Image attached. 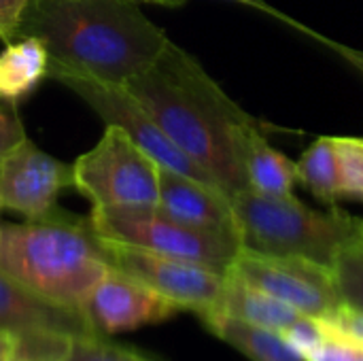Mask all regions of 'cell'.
I'll return each instance as SVG.
<instances>
[{
	"instance_id": "6da1fadb",
	"label": "cell",
	"mask_w": 363,
	"mask_h": 361,
	"mask_svg": "<svg viewBox=\"0 0 363 361\" xmlns=\"http://www.w3.org/2000/svg\"><path fill=\"white\" fill-rule=\"evenodd\" d=\"M34 36L49 53V77H87L125 85L168 36L134 0H32L15 38Z\"/></svg>"
},
{
	"instance_id": "7a4b0ae2",
	"label": "cell",
	"mask_w": 363,
	"mask_h": 361,
	"mask_svg": "<svg viewBox=\"0 0 363 361\" xmlns=\"http://www.w3.org/2000/svg\"><path fill=\"white\" fill-rule=\"evenodd\" d=\"M123 87L225 194L234 196L247 189L236 160L234 132L251 115L219 87L194 55L168 38L157 57Z\"/></svg>"
},
{
	"instance_id": "3957f363",
	"label": "cell",
	"mask_w": 363,
	"mask_h": 361,
	"mask_svg": "<svg viewBox=\"0 0 363 361\" xmlns=\"http://www.w3.org/2000/svg\"><path fill=\"white\" fill-rule=\"evenodd\" d=\"M108 270L89 217L57 209L43 219L0 226V272L47 304L81 313Z\"/></svg>"
},
{
	"instance_id": "277c9868",
	"label": "cell",
	"mask_w": 363,
	"mask_h": 361,
	"mask_svg": "<svg viewBox=\"0 0 363 361\" xmlns=\"http://www.w3.org/2000/svg\"><path fill=\"white\" fill-rule=\"evenodd\" d=\"M234 230L240 249L262 255L306 257L332 266L334 255L362 219L340 209L315 211L289 196L240 189L232 198Z\"/></svg>"
},
{
	"instance_id": "5b68a950",
	"label": "cell",
	"mask_w": 363,
	"mask_h": 361,
	"mask_svg": "<svg viewBox=\"0 0 363 361\" xmlns=\"http://www.w3.org/2000/svg\"><path fill=\"white\" fill-rule=\"evenodd\" d=\"M89 221L104 243L196 262L223 274L240 251L234 234L181 223L157 206L91 211Z\"/></svg>"
},
{
	"instance_id": "8992f818",
	"label": "cell",
	"mask_w": 363,
	"mask_h": 361,
	"mask_svg": "<svg viewBox=\"0 0 363 361\" xmlns=\"http://www.w3.org/2000/svg\"><path fill=\"white\" fill-rule=\"evenodd\" d=\"M160 168L121 128L106 126L102 138L72 164V179L91 211L157 206Z\"/></svg>"
},
{
	"instance_id": "52a82bcc",
	"label": "cell",
	"mask_w": 363,
	"mask_h": 361,
	"mask_svg": "<svg viewBox=\"0 0 363 361\" xmlns=\"http://www.w3.org/2000/svg\"><path fill=\"white\" fill-rule=\"evenodd\" d=\"M228 272L313 319H328L345 304L332 266L306 257L240 249Z\"/></svg>"
},
{
	"instance_id": "ba28073f",
	"label": "cell",
	"mask_w": 363,
	"mask_h": 361,
	"mask_svg": "<svg viewBox=\"0 0 363 361\" xmlns=\"http://www.w3.org/2000/svg\"><path fill=\"white\" fill-rule=\"evenodd\" d=\"M55 81L68 87L72 94H77L91 111L100 115V119L106 126L121 128L162 168L217 185V181L202 166H198L166 136V132L155 123V119L143 109V104L125 87L100 83L87 77H72V74H62Z\"/></svg>"
},
{
	"instance_id": "9c48e42d",
	"label": "cell",
	"mask_w": 363,
	"mask_h": 361,
	"mask_svg": "<svg viewBox=\"0 0 363 361\" xmlns=\"http://www.w3.org/2000/svg\"><path fill=\"white\" fill-rule=\"evenodd\" d=\"M104 249L115 270L145 283L181 311H191L202 321L217 313L225 285L223 272L196 262L113 243H104Z\"/></svg>"
},
{
	"instance_id": "30bf717a",
	"label": "cell",
	"mask_w": 363,
	"mask_h": 361,
	"mask_svg": "<svg viewBox=\"0 0 363 361\" xmlns=\"http://www.w3.org/2000/svg\"><path fill=\"white\" fill-rule=\"evenodd\" d=\"M74 187L72 164L23 138L0 162V211L21 215L26 221L53 215L60 196Z\"/></svg>"
},
{
	"instance_id": "8fae6325",
	"label": "cell",
	"mask_w": 363,
	"mask_h": 361,
	"mask_svg": "<svg viewBox=\"0 0 363 361\" xmlns=\"http://www.w3.org/2000/svg\"><path fill=\"white\" fill-rule=\"evenodd\" d=\"M179 311L181 309L177 304L145 283L111 266V270L85 300L81 313L94 334L117 336L145 326L162 323Z\"/></svg>"
},
{
	"instance_id": "7c38bea8",
	"label": "cell",
	"mask_w": 363,
	"mask_h": 361,
	"mask_svg": "<svg viewBox=\"0 0 363 361\" xmlns=\"http://www.w3.org/2000/svg\"><path fill=\"white\" fill-rule=\"evenodd\" d=\"M230 198L232 196L217 185L160 168L157 209L181 223L236 236Z\"/></svg>"
},
{
	"instance_id": "4fadbf2b",
	"label": "cell",
	"mask_w": 363,
	"mask_h": 361,
	"mask_svg": "<svg viewBox=\"0 0 363 361\" xmlns=\"http://www.w3.org/2000/svg\"><path fill=\"white\" fill-rule=\"evenodd\" d=\"M234 149L247 187L266 196H289L296 179V164L274 149L262 126L249 117L234 132Z\"/></svg>"
},
{
	"instance_id": "5bb4252c",
	"label": "cell",
	"mask_w": 363,
	"mask_h": 361,
	"mask_svg": "<svg viewBox=\"0 0 363 361\" xmlns=\"http://www.w3.org/2000/svg\"><path fill=\"white\" fill-rule=\"evenodd\" d=\"M0 332L13 336L28 332L81 336L91 330L81 313L47 304L0 272Z\"/></svg>"
},
{
	"instance_id": "9a60e30c",
	"label": "cell",
	"mask_w": 363,
	"mask_h": 361,
	"mask_svg": "<svg viewBox=\"0 0 363 361\" xmlns=\"http://www.w3.org/2000/svg\"><path fill=\"white\" fill-rule=\"evenodd\" d=\"M217 313H223L234 319L247 321L251 326L268 328V330H274L281 334H285L300 317H304L296 309L287 306L285 302L268 296L266 291L249 285L247 281H242L230 272L225 274V285H223V294H221Z\"/></svg>"
},
{
	"instance_id": "2e32d148",
	"label": "cell",
	"mask_w": 363,
	"mask_h": 361,
	"mask_svg": "<svg viewBox=\"0 0 363 361\" xmlns=\"http://www.w3.org/2000/svg\"><path fill=\"white\" fill-rule=\"evenodd\" d=\"M47 77L49 53L38 38L23 36L4 45L0 53V100L19 104Z\"/></svg>"
},
{
	"instance_id": "e0dca14e",
	"label": "cell",
	"mask_w": 363,
	"mask_h": 361,
	"mask_svg": "<svg viewBox=\"0 0 363 361\" xmlns=\"http://www.w3.org/2000/svg\"><path fill=\"white\" fill-rule=\"evenodd\" d=\"M204 323L217 338L232 345L251 361H308L281 332L251 326L223 313L208 317Z\"/></svg>"
},
{
	"instance_id": "ac0fdd59",
	"label": "cell",
	"mask_w": 363,
	"mask_h": 361,
	"mask_svg": "<svg viewBox=\"0 0 363 361\" xmlns=\"http://www.w3.org/2000/svg\"><path fill=\"white\" fill-rule=\"evenodd\" d=\"M296 179L328 204H334L338 198H342L334 136H321L304 151L296 164Z\"/></svg>"
},
{
	"instance_id": "d6986e66",
	"label": "cell",
	"mask_w": 363,
	"mask_h": 361,
	"mask_svg": "<svg viewBox=\"0 0 363 361\" xmlns=\"http://www.w3.org/2000/svg\"><path fill=\"white\" fill-rule=\"evenodd\" d=\"M332 272L342 302L363 313V219L334 255Z\"/></svg>"
},
{
	"instance_id": "ffe728a7",
	"label": "cell",
	"mask_w": 363,
	"mask_h": 361,
	"mask_svg": "<svg viewBox=\"0 0 363 361\" xmlns=\"http://www.w3.org/2000/svg\"><path fill=\"white\" fill-rule=\"evenodd\" d=\"M70 334L62 332H28L13 336L11 361H66L72 347Z\"/></svg>"
},
{
	"instance_id": "44dd1931",
	"label": "cell",
	"mask_w": 363,
	"mask_h": 361,
	"mask_svg": "<svg viewBox=\"0 0 363 361\" xmlns=\"http://www.w3.org/2000/svg\"><path fill=\"white\" fill-rule=\"evenodd\" d=\"M342 198H353L363 202V138L355 136H334Z\"/></svg>"
},
{
	"instance_id": "7402d4cb",
	"label": "cell",
	"mask_w": 363,
	"mask_h": 361,
	"mask_svg": "<svg viewBox=\"0 0 363 361\" xmlns=\"http://www.w3.org/2000/svg\"><path fill=\"white\" fill-rule=\"evenodd\" d=\"M66 361H155L145 357L136 351L123 349L119 345H113L104 340V336L87 332L72 338L70 355Z\"/></svg>"
},
{
	"instance_id": "603a6c76",
	"label": "cell",
	"mask_w": 363,
	"mask_h": 361,
	"mask_svg": "<svg viewBox=\"0 0 363 361\" xmlns=\"http://www.w3.org/2000/svg\"><path fill=\"white\" fill-rule=\"evenodd\" d=\"M230 2H238V4L251 6V9H255V11H262V13H266V15L274 17L277 21H283V23L291 26L294 30H298V32L306 34L308 38H315V40H319L321 45H325V47H330V49L338 51L342 57H347L349 62H353L355 66H359V68L363 70V55H357L355 51H351L349 47H345V45H340V43H336V40H332V38L321 36L319 32H315L313 28H308L306 23H302V21H298V19H294V17H289V15H287V13H283L281 9H274L272 4H268V2H264V0H230Z\"/></svg>"
},
{
	"instance_id": "cb8c5ba5",
	"label": "cell",
	"mask_w": 363,
	"mask_h": 361,
	"mask_svg": "<svg viewBox=\"0 0 363 361\" xmlns=\"http://www.w3.org/2000/svg\"><path fill=\"white\" fill-rule=\"evenodd\" d=\"M26 128L21 123L17 104L0 100V162L23 140Z\"/></svg>"
},
{
	"instance_id": "d4e9b609",
	"label": "cell",
	"mask_w": 363,
	"mask_h": 361,
	"mask_svg": "<svg viewBox=\"0 0 363 361\" xmlns=\"http://www.w3.org/2000/svg\"><path fill=\"white\" fill-rule=\"evenodd\" d=\"M30 4L32 0H0V40L4 45L15 40L17 28Z\"/></svg>"
},
{
	"instance_id": "484cf974",
	"label": "cell",
	"mask_w": 363,
	"mask_h": 361,
	"mask_svg": "<svg viewBox=\"0 0 363 361\" xmlns=\"http://www.w3.org/2000/svg\"><path fill=\"white\" fill-rule=\"evenodd\" d=\"M325 321L330 328H334L336 332L357 340V343H363V313L362 311H355L347 304H342L332 317L328 319H321Z\"/></svg>"
},
{
	"instance_id": "4316f807",
	"label": "cell",
	"mask_w": 363,
	"mask_h": 361,
	"mask_svg": "<svg viewBox=\"0 0 363 361\" xmlns=\"http://www.w3.org/2000/svg\"><path fill=\"white\" fill-rule=\"evenodd\" d=\"M321 321V319H319ZM323 326L342 343V347L347 349V353H349V357H351V361H363V343H357V340H353V338H349V336H345V334H340V332H336L334 328H330L325 321H323Z\"/></svg>"
},
{
	"instance_id": "83f0119b",
	"label": "cell",
	"mask_w": 363,
	"mask_h": 361,
	"mask_svg": "<svg viewBox=\"0 0 363 361\" xmlns=\"http://www.w3.org/2000/svg\"><path fill=\"white\" fill-rule=\"evenodd\" d=\"M13 357V334L0 332V361H11Z\"/></svg>"
},
{
	"instance_id": "f1b7e54d",
	"label": "cell",
	"mask_w": 363,
	"mask_h": 361,
	"mask_svg": "<svg viewBox=\"0 0 363 361\" xmlns=\"http://www.w3.org/2000/svg\"><path fill=\"white\" fill-rule=\"evenodd\" d=\"M134 2H138V4H143V2H147V4H157V6H168V9H179V6H183L187 0H134Z\"/></svg>"
}]
</instances>
